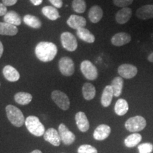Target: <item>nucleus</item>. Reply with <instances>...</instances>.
I'll use <instances>...</instances> for the list:
<instances>
[{
    "label": "nucleus",
    "instance_id": "1",
    "mask_svg": "<svg viewBox=\"0 0 153 153\" xmlns=\"http://www.w3.org/2000/svg\"><path fill=\"white\" fill-rule=\"evenodd\" d=\"M35 53L37 58L41 62H51L56 56L57 48L56 45L51 42L42 41L36 46Z\"/></svg>",
    "mask_w": 153,
    "mask_h": 153
},
{
    "label": "nucleus",
    "instance_id": "2",
    "mask_svg": "<svg viewBox=\"0 0 153 153\" xmlns=\"http://www.w3.org/2000/svg\"><path fill=\"white\" fill-rule=\"evenodd\" d=\"M7 116L13 126L22 127L25 123V118L22 111L13 105H8L6 107Z\"/></svg>",
    "mask_w": 153,
    "mask_h": 153
},
{
    "label": "nucleus",
    "instance_id": "3",
    "mask_svg": "<svg viewBox=\"0 0 153 153\" xmlns=\"http://www.w3.org/2000/svg\"><path fill=\"white\" fill-rule=\"evenodd\" d=\"M26 128L32 135L36 137H41L45 133V127L40 121L39 118L35 116H29L25 120Z\"/></svg>",
    "mask_w": 153,
    "mask_h": 153
},
{
    "label": "nucleus",
    "instance_id": "4",
    "mask_svg": "<svg viewBox=\"0 0 153 153\" xmlns=\"http://www.w3.org/2000/svg\"><path fill=\"white\" fill-rule=\"evenodd\" d=\"M146 125V120L143 116H136L130 118L129 119L126 120L125 127L130 132L137 133V132L143 131Z\"/></svg>",
    "mask_w": 153,
    "mask_h": 153
},
{
    "label": "nucleus",
    "instance_id": "5",
    "mask_svg": "<svg viewBox=\"0 0 153 153\" xmlns=\"http://www.w3.org/2000/svg\"><path fill=\"white\" fill-rule=\"evenodd\" d=\"M80 70L86 79L93 81L98 77V70L91 61H82L80 65Z\"/></svg>",
    "mask_w": 153,
    "mask_h": 153
},
{
    "label": "nucleus",
    "instance_id": "6",
    "mask_svg": "<svg viewBox=\"0 0 153 153\" xmlns=\"http://www.w3.org/2000/svg\"><path fill=\"white\" fill-rule=\"evenodd\" d=\"M51 98L57 106L63 111L69 109L70 106V101L68 95L62 91L59 90L53 91L51 94Z\"/></svg>",
    "mask_w": 153,
    "mask_h": 153
},
{
    "label": "nucleus",
    "instance_id": "7",
    "mask_svg": "<svg viewBox=\"0 0 153 153\" xmlns=\"http://www.w3.org/2000/svg\"><path fill=\"white\" fill-rule=\"evenodd\" d=\"M62 47L70 52H73L77 48L78 44L76 38L70 32H63L60 36Z\"/></svg>",
    "mask_w": 153,
    "mask_h": 153
},
{
    "label": "nucleus",
    "instance_id": "8",
    "mask_svg": "<svg viewBox=\"0 0 153 153\" xmlns=\"http://www.w3.org/2000/svg\"><path fill=\"white\" fill-rule=\"evenodd\" d=\"M59 70L64 76H72L74 72V63L72 58L69 57H62L58 62Z\"/></svg>",
    "mask_w": 153,
    "mask_h": 153
},
{
    "label": "nucleus",
    "instance_id": "9",
    "mask_svg": "<svg viewBox=\"0 0 153 153\" xmlns=\"http://www.w3.org/2000/svg\"><path fill=\"white\" fill-rule=\"evenodd\" d=\"M58 133L61 141L65 145H70L75 141V135L68 129L64 123H60L58 126Z\"/></svg>",
    "mask_w": 153,
    "mask_h": 153
},
{
    "label": "nucleus",
    "instance_id": "10",
    "mask_svg": "<svg viewBox=\"0 0 153 153\" xmlns=\"http://www.w3.org/2000/svg\"><path fill=\"white\" fill-rule=\"evenodd\" d=\"M118 72L120 76L125 79H132L135 77L137 73L136 67L131 64L120 65L118 68Z\"/></svg>",
    "mask_w": 153,
    "mask_h": 153
},
{
    "label": "nucleus",
    "instance_id": "11",
    "mask_svg": "<svg viewBox=\"0 0 153 153\" xmlns=\"http://www.w3.org/2000/svg\"><path fill=\"white\" fill-rule=\"evenodd\" d=\"M43 137L45 141L51 143L53 146L58 147L60 145L61 139L58 131L53 128H50L45 132Z\"/></svg>",
    "mask_w": 153,
    "mask_h": 153
},
{
    "label": "nucleus",
    "instance_id": "12",
    "mask_svg": "<svg viewBox=\"0 0 153 153\" xmlns=\"http://www.w3.org/2000/svg\"><path fill=\"white\" fill-rule=\"evenodd\" d=\"M111 131V129L110 126L106 125V124H101L97 126V128L94 130L93 135L94 138L96 140L99 141L104 140L109 136Z\"/></svg>",
    "mask_w": 153,
    "mask_h": 153
},
{
    "label": "nucleus",
    "instance_id": "13",
    "mask_svg": "<svg viewBox=\"0 0 153 153\" xmlns=\"http://www.w3.org/2000/svg\"><path fill=\"white\" fill-rule=\"evenodd\" d=\"M67 24L70 28L78 30L81 28H85L86 24H87V21H86L85 18L81 16L72 14L67 21Z\"/></svg>",
    "mask_w": 153,
    "mask_h": 153
},
{
    "label": "nucleus",
    "instance_id": "14",
    "mask_svg": "<svg viewBox=\"0 0 153 153\" xmlns=\"http://www.w3.org/2000/svg\"><path fill=\"white\" fill-rule=\"evenodd\" d=\"M131 41V36L128 33L125 32H120L118 33L113 36L111 38V43L115 46H123L130 43Z\"/></svg>",
    "mask_w": 153,
    "mask_h": 153
},
{
    "label": "nucleus",
    "instance_id": "15",
    "mask_svg": "<svg viewBox=\"0 0 153 153\" xmlns=\"http://www.w3.org/2000/svg\"><path fill=\"white\" fill-rule=\"evenodd\" d=\"M75 121L77 128L81 132H87L89 128V120L84 112L79 111L75 115Z\"/></svg>",
    "mask_w": 153,
    "mask_h": 153
},
{
    "label": "nucleus",
    "instance_id": "16",
    "mask_svg": "<svg viewBox=\"0 0 153 153\" xmlns=\"http://www.w3.org/2000/svg\"><path fill=\"white\" fill-rule=\"evenodd\" d=\"M132 16V9L128 7H125L120 9L116 14V22L119 24H125L131 19Z\"/></svg>",
    "mask_w": 153,
    "mask_h": 153
},
{
    "label": "nucleus",
    "instance_id": "17",
    "mask_svg": "<svg viewBox=\"0 0 153 153\" xmlns=\"http://www.w3.org/2000/svg\"><path fill=\"white\" fill-rule=\"evenodd\" d=\"M136 16L142 20L153 19V4L144 5L140 7L136 11Z\"/></svg>",
    "mask_w": 153,
    "mask_h": 153
},
{
    "label": "nucleus",
    "instance_id": "18",
    "mask_svg": "<svg viewBox=\"0 0 153 153\" xmlns=\"http://www.w3.org/2000/svg\"><path fill=\"white\" fill-rule=\"evenodd\" d=\"M3 74L6 79L9 82H17L20 79V74L16 69L11 65H6L3 69Z\"/></svg>",
    "mask_w": 153,
    "mask_h": 153
},
{
    "label": "nucleus",
    "instance_id": "19",
    "mask_svg": "<svg viewBox=\"0 0 153 153\" xmlns=\"http://www.w3.org/2000/svg\"><path fill=\"white\" fill-rule=\"evenodd\" d=\"M103 10L98 5L93 6L89 9V13H88V16H89V20L93 24H97L99 22L103 17Z\"/></svg>",
    "mask_w": 153,
    "mask_h": 153
},
{
    "label": "nucleus",
    "instance_id": "20",
    "mask_svg": "<svg viewBox=\"0 0 153 153\" xmlns=\"http://www.w3.org/2000/svg\"><path fill=\"white\" fill-rule=\"evenodd\" d=\"M114 91L111 85H107L104 89L101 98V103L104 107H108L111 104L114 97Z\"/></svg>",
    "mask_w": 153,
    "mask_h": 153
},
{
    "label": "nucleus",
    "instance_id": "21",
    "mask_svg": "<svg viewBox=\"0 0 153 153\" xmlns=\"http://www.w3.org/2000/svg\"><path fill=\"white\" fill-rule=\"evenodd\" d=\"M18 31L16 26L6 22H0V35L15 36L18 33Z\"/></svg>",
    "mask_w": 153,
    "mask_h": 153
},
{
    "label": "nucleus",
    "instance_id": "22",
    "mask_svg": "<svg viewBox=\"0 0 153 153\" xmlns=\"http://www.w3.org/2000/svg\"><path fill=\"white\" fill-rule=\"evenodd\" d=\"M4 21L6 23L16 26H19L22 24V19H21L20 15L14 11H8L4 16Z\"/></svg>",
    "mask_w": 153,
    "mask_h": 153
},
{
    "label": "nucleus",
    "instance_id": "23",
    "mask_svg": "<svg viewBox=\"0 0 153 153\" xmlns=\"http://www.w3.org/2000/svg\"><path fill=\"white\" fill-rule=\"evenodd\" d=\"M76 35L80 39L88 43H93L95 41V36L85 28L76 30Z\"/></svg>",
    "mask_w": 153,
    "mask_h": 153
},
{
    "label": "nucleus",
    "instance_id": "24",
    "mask_svg": "<svg viewBox=\"0 0 153 153\" xmlns=\"http://www.w3.org/2000/svg\"><path fill=\"white\" fill-rule=\"evenodd\" d=\"M82 94L85 99L90 101L94 98L96 95V88L92 84L86 82L82 87Z\"/></svg>",
    "mask_w": 153,
    "mask_h": 153
},
{
    "label": "nucleus",
    "instance_id": "25",
    "mask_svg": "<svg viewBox=\"0 0 153 153\" xmlns=\"http://www.w3.org/2000/svg\"><path fill=\"white\" fill-rule=\"evenodd\" d=\"M42 13H43L44 16L51 21L57 20L60 16L57 9L55 7H51V6H45V7H44L42 9Z\"/></svg>",
    "mask_w": 153,
    "mask_h": 153
},
{
    "label": "nucleus",
    "instance_id": "26",
    "mask_svg": "<svg viewBox=\"0 0 153 153\" xmlns=\"http://www.w3.org/2000/svg\"><path fill=\"white\" fill-rule=\"evenodd\" d=\"M128 104L125 99H119L116 101V104H115L114 110L118 116H124L126 113L128 111Z\"/></svg>",
    "mask_w": 153,
    "mask_h": 153
},
{
    "label": "nucleus",
    "instance_id": "27",
    "mask_svg": "<svg viewBox=\"0 0 153 153\" xmlns=\"http://www.w3.org/2000/svg\"><path fill=\"white\" fill-rule=\"evenodd\" d=\"M111 86L114 91V97H118L121 94L123 87V79L121 76H116L111 82Z\"/></svg>",
    "mask_w": 153,
    "mask_h": 153
},
{
    "label": "nucleus",
    "instance_id": "28",
    "mask_svg": "<svg viewBox=\"0 0 153 153\" xmlns=\"http://www.w3.org/2000/svg\"><path fill=\"white\" fill-rule=\"evenodd\" d=\"M33 99V97L29 93L27 92H21L16 93L14 95V100L17 104L20 105H27L30 104V101Z\"/></svg>",
    "mask_w": 153,
    "mask_h": 153
},
{
    "label": "nucleus",
    "instance_id": "29",
    "mask_svg": "<svg viewBox=\"0 0 153 153\" xmlns=\"http://www.w3.org/2000/svg\"><path fill=\"white\" fill-rule=\"evenodd\" d=\"M24 22L25 24L33 28H40L42 26L41 21L33 15H25L24 17Z\"/></svg>",
    "mask_w": 153,
    "mask_h": 153
},
{
    "label": "nucleus",
    "instance_id": "30",
    "mask_svg": "<svg viewBox=\"0 0 153 153\" xmlns=\"http://www.w3.org/2000/svg\"><path fill=\"white\" fill-rule=\"evenodd\" d=\"M142 140V136L140 134L134 133L128 136L124 140V144L128 148H133L138 145Z\"/></svg>",
    "mask_w": 153,
    "mask_h": 153
},
{
    "label": "nucleus",
    "instance_id": "31",
    "mask_svg": "<svg viewBox=\"0 0 153 153\" xmlns=\"http://www.w3.org/2000/svg\"><path fill=\"white\" fill-rule=\"evenodd\" d=\"M72 9L78 14H82L86 11L87 4L85 0H73L72 1Z\"/></svg>",
    "mask_w": 153,
    "mask_h": 153
},
{
    "label": "nucleus",
    "instance_id": "32",
    "mask_svg": "<svg viewBox=\"0 0 153 153\" xmlns=\"http://www.w3.org/2000/svg\"><path fill=\"white\" fill-rule=\"evenodd\" d=\"M78 153H98L97 149L90 145H82L77 150Z\"/></svg>",
    "mask_w": 153,
    "mask_h": 153
},
{
    "label": "nucleus",
    "instance_id": "33",
    "mask_svg": "<svg viewBox=\"0 0 153 153\" xmlns=\"http://www.w3.org/2000/svg\"><path fill=\"white\" fill-rule=\"evenodd\" d=\"M139 153H151L153 151V145L150 143H142L138 146Z\"/></svg>",
    "mask_w": 153,
    "mask_h": 153
},
{
    "label": "nucleus",
    "instance_id": "34",
    "mask_svg": "<svg viewBox=\"0 0 153 153\" xmlns=\"http://www.w3.org/2000/svg\"><path fill=\"white\" fill-rule=\"evenodd\" d=\"M114 4L116 7H121V8H125L128 6L131 5L133 3V0H113Z\"/></svg>",
    "mask_w": 153,
    "mask_h": 153
},
{
    "label": "nucleus",
    "instance_id": "35",
    "mask_svg": "<svg viewBox=\"0 0 153 153\" xmlns=\"http://www.w3.org/2000/svg\"><path fill=\"white\" fill-rule=\"evenodd\" d=\"M49 1L56 9H60L62 7V0H49Z\"/></svg>",
    "mask_w": 153,
    "mask_h": 153
},
{
    "label": "nucleus",
    "instance_id": "36",
    "mask_svg": "<svg viewBox=\"0 0 153 153\" xmlns=\"http://www.w3.org/2000/svg\"><path fill=\"white\" fill-rule=\"evenodd\" d=\"M7 13V7L3 3H0V16H4Z\"/></svg>",
    "mask_w": 153,
    "mask_h": 153
},
{
    "label": "nucleus",
    "instance_id": "37",
    "mask_svg": "<svg viewBox=\"0 0 153 153\" xmlns=\"http://www.w3.org/2000/svg\"><path fill=\"white\" fill-rule=\"evenodd\" d=\"M18 0H2V3L6 7H10L16 4Z\"/></svg>",
    "mask_w": 153,
    "mask_h": 153
},
{
    "label": "nucleus",
    "instance_id": "38",
    "mask_svg": "<svg viewBox=\"0 0 153 153\" xmlns=\"http://www.w3.org/2000/svg\"><path fill=\"white\" fill-rule=\"evenodd\" d=\"M30 2L35 6H38L41 4L42 2H43V0H30Z\"/></svg>",
    "mask_w": 153,
    "mask_h": 153
},
{
    "label": "nucleus",
    "instance_id": "39",
    "mask_svg": "<svg viewBox=\"0 0 153 153\" xmlns=\"http://www.w3.org/2000/svg\"><path fill=\"white\" fill-rule=\"evenodd\" d=\"M3 52H4V46H3V44L0 41V58H1V56L3 55Z\"/></svg>",
    "mask_w": 153,
    "mask_h": 153
},
{
    "label": "nucleus",
    "instance_id": "40",
    "mask_svg": "<svg viewBox=\"0 0 153 153\" xmlns=\"http://www.w3.org/2000/svg\"><path fill=\"white\" fill-rule=\"evenodd\" d=\"M148 60L150 62H153V52L151 53L148 57Z\"/></svg>",
    "mask_w": 153,
    "mask_h": 153
},
{
    "label": "nucleus",
    "instance_id": "41",
    "mask_svg": "<svg viewBox=\"0 0 153 153\" xmlns=\"http://www.w3.org/2000/svg\"><path fill=\"white\" fill-rule=\"evenodd\" d=\"M30 153H43V152H42L41 151L39 150H35L32 151V152H30Z\"/></svg>",
    "mask_w": 153,
    "mask_h": 153
}]
</instances>
